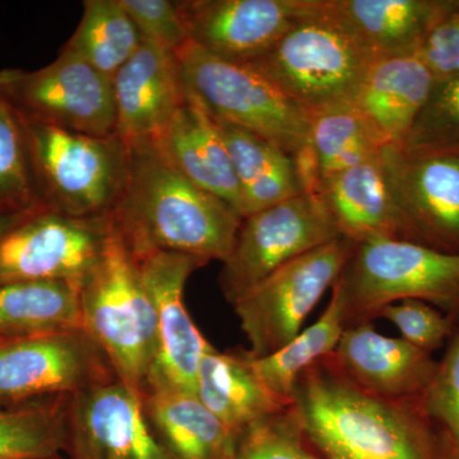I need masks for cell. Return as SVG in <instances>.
Here are the masks:
<instances>
[{
	"mask_svg": "<svg viewBox=\"0 0 459 459\" xmlns=\"http://www.w3.org/2000/svg\"><path fill=\"white\" fill-rule=\"evenodd\" d=\"M80 286L65 281L0 286V338L20 340L82 329Z\"/></svg>",
	"mask_w": 459,
	"mask_h": 459,
	"instance_id": "obj_27",
	"label": "cell"
},
{
	"mask_svg": "<svg viewBox=\"0 0 459 459\" xmlns=\"http://www.w3.org/2000/svg\"><path fill=\"white\" fill-rule=\"evenodd\" d=\"M342 235L322 199L303 193L244 217L219 282L230 304L290 262Z\"/></svg>",
	"mask_w": 459,
	"mask_h": 459,
	"instance_id": "obj_8",
	"label": "cell"
},
{
	"mask_svg": "<svg viewBox=\"0 0 459 459\" xmlns=\"http://www.w3.org/2000/svg\"><path fill=\"white\" fill-rule=\"evenodd\" d=\"M374 60L316 0L313 13L247 65L314 114L353 104Z\"/></svg>",
	"mask_w": 459,
	"mask_h": 459,
	"instance_id": "obj_5",
	"label": "cell"
},
{
	"mask_svg": "<svg viewBox=\"0 0 459 459\" xmlns=\"http://www.w3.org/2000/svg\"><path fill=\"white\" fill-rule=\"evenodd\" d=\"M418 56L435 81L459 72V0L429 33Z\"/></svg>",
	"mask_w": 459,
	"mask_h": 459,
	"instance_id": "obj_37",
	"label": "cell"
},
{
	"mask_svg": "<svg viewBox=\"0 0 459 459\" xmlns=\"http://www.w3.org/2000/svg\"><path fill=\"white\" fill-rule=\"evenodd\" d=\"M117 379L83 329L0 342V406L80 394Z\"/></svg>",
	"mask_w": 459,
	"mask_h": 459,
	"instance_id": "obj_12",
	"label": "cell"
},
{
	"mask_svg": "<svg viewBox=\"0 0 459 459\" xmlns=\"http://www.w3.org/2000/svg\"><path fill=\"white\" fill-rule=\"evenodd\" d=\"M141 400L148 424L172 458H237V435L195 394L148 391Z\"/></svg>",
	"mask_w": 459,
	"mask_h": 459,
	"instance_id": "obj_23",
	"label": "cell"
},
{
	"mask_svg": "<svg viewBox=\"0 0 459 459\" xmlns=\"http://www.w3.org/2000/svg\"><path fill=\"white\" fill-rule=\"evenodd\" d=\"M42 459H60V458H59V455H57V457H51V458H42Z\"/></svg>",
	"mask_w": 459,
	"mask_h": 459,
	"instance_id": "obj_39",
	"label": "cell"
},
{
	"mask_svg": "<svg viewBox=\"0 0 459 459\" xmlns=\"http://www.w3.org/2000/svg\"><path fill=\"white\" fill-rule=\"evenodd\" d=\"M377 318L394 323L403 340L430 353L443 346L455 328V318L421 300H402L386 305L377 314Z\"/></svg>",
	"mask_w": 459,
	"mask_h": 459,
	"instance_id": "obj_34",
	"label": "cell"
},
{
	"mask_svg": "<svg viewBox=\"0 0 459 459\" xmlns=\"http://www.w3.org/2000/svg\"><path fill=\"white\" fill-rule=\"evenodd\" d=\"M292 404L305 437L325 459H459L422 398L385 400L344 376L332 355L296 380Z\"/></svg>",
	"mask_w": 459,
	"mask_h": 459,
	"instance_id": "obj_1",
	"label": "cell"
},
{
	"mask_svg": "<svg viewBox=\"0 0 459 459\" xmlns=\"http://www.w3.org/2000/svg\"><path fill=\"white\" fill-rule=\"evenodd\" d=\"M111 232L110 216L36 211L0 240V286L41 281L81 283L101 261Z\"/></svg>",
	"mask_w": 459,
	"mask_h": 459,
	"instance_id": "obj_11",
	"label": "cell"
},
{
	"mask_svg": "<svg viewBox=\"0 0 459 459\" xmlns=\"http://www.w3.org/2000/svg\"><path fill=\"white\" fill-rule=\"evenodd\" d=\"M332 359L365 392L394 401L422 398L437 367L430 352L383 336L371 322L346 327Z\"/></svg>",
	"mask_w": 459,
	"mask_h": 459,
	"instance_id": "obj_18",
	"label": "cell"
},
{
	"mask_svg": "<svg viewBox=\"0 0 459 459\" xmlns=\"http://www.w3.org/2000/svg\"><path fill=\"white\" fill-rule=\"evenodd\" d=\"M72 397L0 406V459L57 457L68 448Z\"/></svg>",
	"mask_w": 459,
	"mask_h": 459,
	"instance_id": "obj_29",
	"label": "cell"
},
{
	"mask_svg": "<svg viewBox=\"0 0 459 459\" xmlns=\"http://www.w3.org/2000/svg\"><path fill=\"white\" fill-rule=\"evenodd\" d=\"M137 26L142 39L177 53L189 41L177 2L120 0Z\"/></svg>",
	"mask_w": 459,
	"mask_h": 459,
	"instance_id": "obj_36",
	"label": "cell"
},
{
	"mask_svg": "<svg viewBox=\"0 0 459 459\" xmlns=\"http://www.w3.org/2000/svg\"><path fill=\"white\" fill-rule=\"evenodd\" d=\"M0 92L29 122L96 137L115 134L113 82L66 51L38 71L2 69Z\"/></svg>",
	"mask_w": 459,
	"mask_h": 459,
	"instance_id": "obj_10",
	"label": "cell"
},
{
	"mask_svg": "<svg viewBox=\"0 0 459 459\" xmlns=\"http://www.w3.org/2000/svg\"><path fill=\"white\" fill-rule=\"evenodd\" d=\"M457 0H320L374 59L418 54Z\"/></svg>",
	"mask_w": 459,
	"mask_h": 459,
	"instance_id": "obj_20",
	"label": "cell"
},
{
	"mask_svg": "<svg viewBox=\"0 0 459 459\" xmlns=\"http://www.w3.org/2000/svg\"><path fill=\"white\" fill-rule=\"evenodd\" d=\"M331 291L325 313L285 346L263 358H250L246 352L256 377L283 403H292L295 383L303 371L336 351L347 327L342 301L333 290Z\"/></svg>",
	"mask_w": 459,
	"mask_h": 459,
	"instance_id": "obj_28",
	"label": "cell"
},
{
	"mask_svg": "<svg viewBox=\"0 0 459 459\" xmlns=\"http://www.w3.org/2000/svg\"><path fill=\"white\" fill-rule=\"evenodd\" d=\"M151 142L172 168L243 217L240 186L228 146L212 115L192 90L168 126Z\"/></svg>",
	"mask_w": 459,
	"mask_h": 459,
	"instance_id": "obj_19",
	"label": "cell"
},
{
	"mask_svg": "<svg viewBox=\"0 0 459 459\" xmlns=\"http://www.w3.org/2000/svg\"><path fill=\"white\" fill-rule=\"evenodd\" d=\"M135 263L156 316V356L144 392L195 394L199 365L212 344L190 318L184 289L190 274L207 263L195 256L164 252Z\"/></svg>",
	"mask_w": 459,
	"mask_h": 459,
	"instance_id": "obj_14",
	"label": "cell"
},
{
	"mask_svg": "<svg viewBox=\"0 0 459 459\" xmlns=\"http://www.w3.org/2000/svg\"><path fill=\"white\" fill-rule=\"evenodd\" d=\"M22 120L42 207L72 217L110 216L128 177V144L117 134L96 137Z\"/></svg>",
	"mask_w": 459,
	"mask_h": 459,
	"instance_id": "obj_6",
	"label": "cell"
},
{
	"mask_svg": "<svg viewBox=\"0 0 459 459\" xmlns=\"http://www.w3.org/2000/svg\"><path fill=\"white\" fill-rule=\"evenodd\" d=\"M3 341H7V340H2V338H0V342H3Z\"/></svg>",
	"mask_w": 459,
	"mask_h": 459,
	"instance_id": "obj_40",
	"label": "cell"
},
{
	"mask_svg": "<svg viewBox=\"0 0 459 459\" xmlns=\"http://www.w3.org/2000/svg\"><path fill=\"white\" fill-rule=\"evenodd\" d=\"M316 195L342 238L353 244L377 238L409 240L379 156L331 178Z\"/></svg>",
	"mask_w": 459,
	"mask_h": 459,
	"instance_id": "obj_22",
	"label": "cell"
},
{
	"mask_svg": "<svg viewBox=\"0 0 459 459\" xmlns=\"http://www.w3.org/2000/svg\"><path fill=\"white\" fill-rule=\"evenodd\" d=\"M213 119L240 186L243 217L307 193L294 156L255 133Z\"/></svg>",
	"mask_w": 459,
	"mask_h": 459,
	"instance_id": "obj_25",
	"label": "cell"
},
{
	"mask_svg": "<svg viewBox=\"0 0 459 459\" xmlns=\"http://www.w3.org/2000/svg\"><path fill=\"white\" fill-rule=\"evenodd\" d=\"M347 327L371 322L386 305L421 300L455 319L459 314V253L415 241L377 238L352 243L337 282Z\"/></svg>",
	"mask_w": 459,
	"mask_h": 459,
	"instance_id": "obj_3",
	"label": "cell"
},
{
	"mask_svg": "<svg viewBox=\"0 0 459 459\" xmlns=\"http://www.w3.org/2000/svg\"><path fill=\"white\" fill-rule=\"evenodd\" d=\"M400 146L413 152H459V72L435 82Z\"/></svg>",
	"mask_w": 459,
	"mask_h": 459,
	"instance_id": "obj_32",
	"label": "cell"
},
{
	"mask_svg": "<svg viewBox=\"0 0 459 459\" xmlns=\"http://www.w3.org/2000/svg\"><path fill=\"white\" fill-rule=\"evenodd\" d=\"M111 82L115 134L126 144L155 140L189 93L177 53L146 40Z\"/></svg>",
	"mask_w": 459,
	"mask_h": 459,
	"instance_id": "obj_17",
	"label": "cell"
},
{
	"mask_svg": "<svg viewBox=\"0 0 459 459\" xmlns=\"http://www.w3.org/2000/svg\"><path fill=\"white\" fill-rule=\"evenodd\" d=\"M380 164L410 241L459 253V152L380 151Z\"/></svg>",
	"mask_w": 459,
	"mask_h": 459,
	"instance_id": "obj_13",
	"label": "cell"
},
{
	"mask_svg": "<svg viewBox=\"0 0 459 459\" xmlns=\"http://www.w3.org/2000/svg\"><path fill=\"white\" fill-rule=\"evenodd\" d=\"M45 210L33 177L22 117L0 92V214Z\"/></svg>",
	"mask_w": 459,
	"mask_h": 459,
	"instance_id": "obj_31",
	"label": "cell"
},
{
	"mask_svg": "<svg viewBox=\"0 0 459 459\" xmlns=\"http://www.w3.org/2000/svg\"><path fill=\"white\" fill-rule=\"evenodd\" d=\"M40 211V210H39ZM36 212V211H33ZM33 212H17V213H2L0 214V240L8 234L11 230L16 228L18 223L27 219Z\"/></svg>",
	"mask_w": 459,
	"mask_h": 459,
	"instance_id": "obj_38",
	"label": "cell"
},
{
	"mask_svg": "<svg viewBox=\"0 0 459 459\" xmlns=\"http://www.w3.org/2000/svg\"><path fill=\"white\" fill-rule=\"evenodd\" d=\"M418 54L374 60L353 107L383 146L403 143L435 86Z\"/></svg>",
	"mask_w": 459,
	"mask_h": 459,
	"instance_id": "obj_21",
	"label": "cell"
},
{
	"mask_svg": "<svg viewBox=\"0 0 459 459\" xmlns=\"http://www.w3.org/2000/svg\"><path fill=\"white\" fill-rule=\"evenodd\" d=\"M177 5L190 42L247 65L313 13L316 0H183Z\"/></svg>",
	"mask_w": 459,
	"mask_h": 459,
	"instance_id": "obj_15",
	"label": "cell"
},
{
	"mask_svg": "<svg viewBox=\"0 0 459 459\" xmlns=\"http://www.w3.org/2000/svg\"><path fill=\"white\" fill-rule=\"evenodd\" d=\"M80 301L83 331L117 379L143 394L156 356L155 307L137 263L114 231L101 261L81 282Z\"/></svg>",
	"mask_w": 459,
	"mask_h": 459,
	"instance_id": "obj_4",
	"label": "cell"
},
{
	"mask_svg": "<svg viewBox=\"0 0 459 459\" xmlns=\"http://www.w3.org/2000/svg\"><path fill=\"white\" fill-rule=\"evenodd\" d=\"M352 243L341 238L307 253L238 299L232 307L249 341L250 358L276 352L303 331V325L342 272Z\"/></svg>",
	"mask_w": 459,
	"mask_h": 459,
	"instance_id": "obj_9",
	"label": "cell"
},
{
	"mask_svg": "<svg viewBox=\"0 0 459 459\" xmlns=\"http://www.w3.org/2000/svg\"><path fill=\"white\" fill-rule=\"evenodd\" d=\"M422 403L430 418L451 435L459 453V328L443 360L437 362Z\"/></svg>",
	"mask_w": 459,
	"mask_h": 459,
	"instance_id": "obj_35",
	"label": "cell"
},
{
	"mask_svg": "<svg viewBox=\"0 0 459 459\" xmlns=\"http://www.w3.org/2000/svg\"><path fill=\"white\" fill-rule=\"evenodd\" d=\"M74 459H174L153 434L141 395L119 379L72 397Z\"/></svg>",
	"mask_w": 459,
	"mask_h": 459,
	"instance_id": "obj_16",
	"label": "cell"
},
{
	"mask_svg": "<svg viewBox=\"0 0 459 459\" xmlns=\"http://www.w3.org/2000/svg\"><path fill=\"white\" fill-rule=\"evenodd\" d=\"M235 459H325L305 437L294 404L256 422L238 437Z\"/></svg>",
	"mask_w": 459,
	"mask_h": 459,
	"instance_id": "obj_33",
	"label": "cell"
},
{
	"mask_svg": "<svg viewBox=\"0 0 459 459\" xmlns=\"http://www.w3.org/2000/svg\"><path fill=\"white\" fill-rule=\"evenodd\" d=\"M177 56L189 89L213 117L261 135L295 160L304 155L312 114L276 84L252 66L211 56L190 41Z\"/></svg>",
	"mask_w": 459,
	"mask_h": 459,
	"instance_id": "obj_7",
	"label": "cell"
},
{
	"mask_svg": "<svg viewBox=\"0 0 459 459\" xmlns=\"http://www.w3.org/2000/svg\"><path fill=\"white\" fill-rule=\"evenodd\" d=\"M195 395L237 437L289 406L265 388L246 352H220L213 346L199 365Z\"/></svg>",
	"mask_w": 459,
	"mask_h": 459,
	"instance_id": "obj_24",
	"label": "cell"
},
{
	"mask_svg": "<svg viewBox=\"0 0 459 459\" xmlns=\"http://www.w3.org/2000/svg\"><path fill=\"white\" fill-rule=\"evenodd\" d=\"M383 146L352 104L312 114L307 151L296 160L305 192L379 156Z\"/></svg>",
	"mask_w": 459,
	"mask_h": 459,
	"instance_id": "obj_26",
	"label": "cell"
},
{
	"mask_svg": "<svg viewBox=\"0 0 459 459\" xmlns=\"http://www.w3.org/2000/svg\"><path fill=\"white\" fill-rule=\"evenodd\" d=\"M128 146V177L110 221L132 258L164 252L225 262L243 217L172 168L152 142Z\"/></svg>",
	"mask_w": 459,
	"mask_h": 459,
	"instance_id": "obj_2",
	"label": "cell"
},
{
	"mask_svg": "<svg viewBox=\"0 0 459 459\" xmlns=\"http://www.w3.org/2000/svg\"><path fill=\"white\" fill-rule=\"evenodd\" d=\"M142 42L137 26L120 0H84L80 25L62 50L113 80Z\"/></svg>",
	"mask_w": 459,
	"mask_h": 459,
	"instance_id": "obj_30",
	"label": "cell"
}]
</instances>
